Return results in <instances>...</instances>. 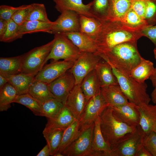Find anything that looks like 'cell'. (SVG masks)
Instances as JSON below:
<instances>
[{
  "mask_svg": "<svg viewBox=\"0 0 156 156\" xmlns=\"http://www.w3.org/2000/svg\"><path fill=\"white\" fill-rule=\"evenodd\" d=\"M101 21L100 30L94 40L96 48L95 53L100 57L119 44L136 42L144 36L141 32L131 30L120 21L108 19Z\"/></svg>",
  "mask_w": 156,
  "mask_h": 156,
  "instance_id": "1",
  "label": "cell"
},
{
  "mask_svg": "<svg viewBox=\"0 0 156 156\" xmlns=\"http://www.w3.org/2000/svg\"><path fill=\"white\" fill-rule=\"evenodd\" d=\"M137 42L119 44L101 57L123 74L129 76L143 58L138 51Z\"/></svg>",
  "mask_w": 156,
  "mask_h": 156,
  "instance_id": "2",
  "label": "cell"
},
{
  "mask_svg": "<svg viewBox=\"0 0 156 156\" xmlns=\"http://www.w3.org/2000/svg\"><path fill=\"white\" fill-rule=\"evenodd\" d=\"M100 126L102 135L111 149L123 138L134 132L136 127L129 126L118 120L107 106L100 116Z\"/></svg>",
  "mask_w": 156,
  "mask_h": 156,
  "instance_id": "3",
  "label": "cell"
},
{
  "mask_svg": "<svg viewBox=\"0 0 156 156\" xmlns=\"http://www.w3.org/2000/svg\"><path fill=\"white\" fill-rule=\"evenodd\" d=\"M110 66L118 84L129 102L138 106L149 104L151 99L147 93V86L145 82L140 83Z\"/></svg>",
  "mask_w": 156,
  "mask_h": 156,
  "instance_id": "4",
  "label": "cell"
},
{
  "mask_svg": "<svg viewBox=\"0 0 156 156\" xmlns=\"http://www.w3.org/2000/svg\"><path fill=\"white\" fill-rule=\"evenodd\" d=\"M54 41V38L47 44L36 47L23 55L21 73L35 76L43 68Z\"/></svg>",
  "mask_w": 156,
  "mask_h": 156,
  "instance_id": "5",
  "label": "cell"
},
{
  "mask_svg": "<svg viewBox=\"0 0 156 156\" xmlns=\"http://www.w3.org/2000/svg\"><path fill=\"white\" fill-rule=\"evenodd\" d=\"M54 38V44L45 63L51 59L53 62L60 59L74 62L81 55V52L78 48L64 35L55 34Z\"/></svg>",
  "mask_w": 156,
  "mask_h": 156,
  "instance_id": "6",
  "label": "cell"
},
{
  "mask_svg": "<svg viewBox=\"0 0 156 156\" xmlns=\"http://www.w3.org/2000/svg\"><path fill=\"white\" fill-rule=\"evenodd\" d=\"M107 106L101 92L88 101L79 120V127L82 133L88 128Z\"/></svg>",
  "mask_w": 156,
  "mask_h": 156,
  "instance_id": "7",
  "label": "cell"
},
{
  "mask_svg": "<svg viewBox=\"0 0 156 156\" xmlns=\"http://www.w3.org/2000/svg\"><path fill=\"white\" fill-rule=\"evenodd\" d=\"M144 135L140 126L121 139L111 149V156H135L143 146Z\"/></svg>",
  "mask_w": 156,
  "mask_h": 156,
  "instance_id": "8",
  "label": "cell"
},
{
  "mask_svg": "<svg viewBox=\"0 0 156 156\" xmlns=\"http://www.w3.org/2000/svg\"><path fill=\"white\" fill-rule=\"evenodd\" d=\"M101 59H103L101 57L94 53L81 52L70 69L74 77L76 85L80 84L84 78L95 69L97 64Z\"/></svg>",
  "mask_w": 156,
  "mask_h": 156,
  "instance_id": "9",
  "label": "cell"
},
{
  "mask_svg": "<svg viewBox=\"0 0 156 156\" xmlns=\"http://www.w3.org/2000/svg\"><path fill=\"white\" fill-rule=\"evenodd\" d=\"M80 29L79 14L74 11H65L54 21L51 34H64L79 31Z\"/></svg>",
  "mask_w": 156,
  "mask_h": 156,
  "instance_id": "10",
  "label": "cell"
},
{
  "mask_svg": "<svg viewBox=\"0 0 156 156\" xmlns=\"http://www.w3.org/2000/svg\"><path fill=\"white\" fill-rule=\"evenodd\" d=\"M75 85L74 77L70 69L48 84L49 89L54 97L64 104Z\"/></svg>",
  "mask_w": 156,
  "mask_h": 156,
  "instance_id": "11",
  "label": "cell"
},
{
  "mask_svg": "<svg viewBox=\"0 0 156 156\" xmlns=\"http://www.w3.org/2000/svg\"><path fill=\"white\" fill-rule=\"evenodd\" d=\"M94 127V123L65 149L61 153L64 156H86L91 147Z\"/></svg>",
  "mask_w": 156,
  "mask_h": 156,
  "instance_id": "12",
  "label": "cell"
},
{
  "mask_svg": "<svg viewBox=\"0 0 156 156\" xmlns=\"http://www.w3.org/2000/svg\"><path fill=\"white\" fill-rule=\"evenodd\" d=\"M74 62L63 60L46 65L35 75L34 81H41L49 84L70 69Z\"/></svg>",
  "mask_w": 156,
  "mask_h": 156,
  "instance_id": "13",
  "label": "cell"
},
{
  "mask_svg": "<svg viewBox=\"0 0 156 156\" xmlns=\"http://www.w3.org/2000/svg\"><path fill=\"white\" fill-rule=\"evenodd\" d=\"M111 107L114 114L120 121L132 127L139 125L140 115L138 106L129 101L123 105Z\"/></svg>",
  "mask_w": 156,
  "mask_h": 156,
  "instance_id": "14",
  "label": "cell"
},
{
  "mask_svg": "<svg viewBox=\"0 0 156 156\" xmlns=\"http://www.w3.org/2000/svg\"><path fill=\"white\" fill-rule=\"evenodd\" d=\"M99 116L94 121L93 139L91 148L86 156H111V148L102 133Z\"/></svg>",
  "mask_w": 156,
  "mask_h": 156,
  "instance_id": "15",
  "label": "cell"
},
{
  "mask_svg": "<svg viewBox=\"0 0 156 156\" xmlns=\"http://www.w3.org/2000/svg\"><path fill=\"white\" fill-rule=\"evenodd\" d=\"M87 101L80 84L75 85L68 94L65 105L74 118L79 120L83 111Z\"/></svg>",
  "mask_w": 156,
  "mask_h": 156,
  "instance_id": "16",
  "label": "cell"
},
{
  "mask_svg": "<svg viewBox=\"0 0 156 156\" xmlns=\"http://www.w3.org/2000/svg\"><path fill=\"white\" fill-rule=\"evenodd\" d=\"M53 1L55 3V9L61 13L64 11L71 10L75 11L79 14L96 18L90 12L92 1L85 4L82 0H53Z\"/></svg>",
  "mask_w": 156,
  "mask_h": 156,
  "instance_id": "17",
  "label": "cell"
},
{
  "mask_svg": "<svg viewBox=\"0 0 156 156\" xmlns=\"http://www.w3.org/2000/svg\"><path fill=\"white\" fill-rule=\"evenodd\" d=\"M138 108L140 115L139 125L144 134L146 135L153 131L156 123V105L145 104L138 106Z\"/></svg>",
  "mask_w": 156,
  "mask_h": 156,
  "instance_id": "18",
  "label": "cell"
},
{
  "mask_svg": "<svg viewBox=\"0 0 156 156\" xmlns=\"http://www.w3.org/2000/svg\"><path fill=\"white\" fill-rule=\"evenodd\" d=\"M101 92L108 106L121 105L129 102L118 83L101 87Z\"/></svg>",
  "mask_w": 156,
  "mask_h": 156,
  "instance_id": "19",
  "label": "cell"
},
{
  "mask_svg": "<svg viewBox=\"0 0 156 156\" xmlns=\"http://www.w3.org/2000/svg\"><path fill=\"white\" fill-rule=\"evenodd\" d=\"M62 34L71 40L81 52L94 53L96 52V48L94 40L87 34L80 31Z\"/></svg>",
  "mask_w": 156,
  "mask_h": 156,
  "instance_id": "20",
  "label": "cell"
},
{
  "mask_svg": "<svg viewBox=\"0 0 156 156\" xmlns=\"http://www.w3.org/2000/svg\"><path fill=\"white\" fill-rule=\"evenodd\" d=\"M80 86L87 101L99 92L101 87L95 69L84 78L80 84Z\"/></svg>",
  "mask_w": 156,
  "mask_h": 156,
  "instance_id": "21",
  "label": "cell"
},
{
  "mask_svg": "<svg viewBox=\"0 0 156 156\" xmlns=\"http://www.w3.org/2000/svg\"><path fill=\"white\" fill-rule=\"evenodd\" d=\"M3 75L7 79L8 82L15 89L18 95L27 93L29 87L35 76L22 73Z\"/></svg>",
  "mask_w": 156,
  "mask_h": 156,
  "instance_id": "22",
  "label": "cell"
},
{
  "mask_svg": "<svg viewBox=\"0 0 156 156\" xmlns=\"http://www.w3.org/2000/svg\"><path fill=\"white\" fill-rule=\"evenodd\" d=\"M47 120L45 127L65 129L76 119L64 105L56 116L52 118H47Z\"/></svg>",
  "mask_w": 156,
  "mask_h": 156,
  "instance_id": "23",
  "label": "cell"
},
{
  "mask_svg": "<svg viewBox=\"0 0 156 156\" xmlns=\"http://www.w3.org/2000/svg\"><path fill=\"white\" fill-rule=\"evenodd\" d=\"M133 0H110V8L107 18L120 21L131 8Z\"/></svg>",
  "mask_w": 156,
  "mask_h": 156,
  "instance_id": "24",
  "label": "cell"
},
{
  "mask_svg": "<svg viewBox=\"0 0 156 156\" xmlns=\"http://www.w3.org/2000/svg\"><path fill=\"white\" fill-rule=\"evenodd\" d=\"M23 55L10 57L0 58V74L10 75L21 73Z\"/></svg>",
  "mask_w": 156,
  "mask_h": 156,
  "instance_id": "25",
  "label": "cell"
},
{
  "mask_svg": "<svg viewBox=\"0 0 156 156\" xmlns=\"http://www.w3.org/2000/svg\"><path fill=\"white\" fill-rule=\"evenodd\" d=\"M95 70L101 87L118 83L111 66L106 62H100L96 65Z\"/></svg>",
  "mask_w": 156,
  "mask_h": 156,
  "instance_id": "26",
  "label": "cell"
},
{
  "mask_svg": "<svg viewBox=\"0 0 156 156\" xmlns=\"http://www.w3.org/2000/svg\"><path fill=\"white\" fill-rule=\"evenodd\" d=\"M54 22H44L37 21H26L19 25V33L22 36L25 34L43 32L51 34Z\"/></svg>",
  "mask_w": 156,
  "mask_h": 156,
  "instance_id": "27",
  "label": "cell"
},
{
  "mask_svg": "<svg viewBox=\"0 0 156 156\" xmlns=\"http://www.w3.org/2000/svg\"><path fill=\"white\" fill-rule=\"evenodd\" d=\"M130 30L141 32L145 28L149 26L146 20L138 16L131 8L120 21Z\"/></svg>",
  "mask_w": 156,
  "mask_h": 156,
  "instance_id": "28",
  "label": "cell"
},
{
  "mask_svg": "<svg viewBox=\"0 0 156 156\" xmlns=\"http://www.w3.org/2000/svg\"><path fill=\"white\" fill-rule=\"evenodd\" d=\"M27 93L40 102L55 98L51 92L48 84L40 81H33L29 87Z\"/></svg>",
  "mask_w": 156,
  "mask_h": 156,
  "instance_id": "29",
  "label": "cell"
},
{
  "mask_svg": "<svg viewBox=\"0 0 156 156\" xmlns=\"http://www.w3.org/2000/svg\"><path fill=\"white\" fill-rule=\"evenodd\" d=\"M153 63L144 58L131 71L129 76L140 83H144L153 73Z\"/></svg>",
  "mask_w": 156,
  "mask_h": 156,
  "instance_id": "30",
  "label": "cell"
},
{
  "mask_svg": "<svg viewBox=\"0 0 156 156\" xmlns=\"http://www.w3.org/2000/svg\"><path fill=\"white\" fill-rule=\"evenodd\" d=\"M64 130L45 127L42 133L49 147L51 155L53 156L58 152Z\"/></svg>",
  "mask_w": 156,
  "mask_h": 156,
  "instance_id": "31",
  "label": "cell"
},
{
  "mask_svg": "<svg viewBox=\"0 0 156 156\" xmlns=\"http://www.w3.org/2000/svg\"><path fill=\"white\" fill-rule=\"evenodd\" d=\"M79 23L80 31L95 40L101 28V21L95 18L79 14Z\"/></svg>",
  "mask_w": 156,
  "mask_h": 156,
  "instance_id": "32",
  "label": "cell"
},
{
  "mask_svg": "<svg viewBox=\"0 0 156 156\" xmlns=\"http://www.w3.org/2000/svg\"><path fill=\"white\" fill-rule=\"evenodd\" d=\"M82 133L79 129V120H76L64 130L58 152L62 153Z\"/></svg>",
  "mask_w": 156,
  "mask_h": 156,
  "instance_id": "33",
  "label": "cell"
},
{
  "mask_svg": "<svg viewBox=\"0 0 156 156\" xmlns=\"http://www.w3.org/2000/svg\"><path fill=\"white\" fill-rule=\"evenodd\" d=\"M41 116L47 118L56 116L64 106L65 104L56 98H52L45 101L40 102Z\"/></svg>",
  "mask_w": 156,
  "mask_h": 156,
  "instance_id": "34",
  "label": "cell"
},
{
  "mask_svg": "<svg viewBox=\"0 0 156 156\" xmlns=\"http://www.w3.org/2000/svg\"><path fill=\"white\" fill-rule=\"evenodd\" d=\"M17 92L9 83H7L0 90V111H7L11 107L17 96Z\"/></svg>",
  "mask_w": 156,
  "mask_h": 156,
  "instance_id": "35",
  "label": "cell"
},
{
  "mask_svg": "<svg viewBox=\"0 0 156 156\" xmlns=\"http://www.w3.org/2000/svg\"><path fill=\"white\" fill-rule=\"evenodd\" d=\"M110 5V0H93L90 12L97 19L102 21L108 17Z\"/></svg>",
  "mask_w": 156,
  "mask_h": 156,
  "instance_id": "36",
  "label": "cell"
},
{
  "mask_svg": "<svg viewBox=\"0 0 156 156\" xmlns=\"http://www.w3.org/2000/svg\"><path fill=\"white\" fill-rule=\"evenodd\" d=\"M13 103L23 105L29 109L36 116H41L40 102L28 93L18 95Z\"/></svg>",
  "mask_w": 156,
  "mask_h": 156,
  "instance_id": "37",
  "label": "cell"
},
{
  "mask_svg": "<svg viewBox=\"0 0 156 156\" xmlns=\"http://www.w3.org/2000/svg\"><path fill=\"white\" fill-rule=\"evenodd\" d=\"M26 21H37L44 22L51 21L48 18L45 6L42 3H33Z\"/></svg>",
  "mask_w": 156,
  "mask_h": 156,
  "instance_id": "38",
  "label": "cell"
},
{
  "mask_svg": "<svg viewBox=\"0 0 156 156\" xmlns=\"http://www.w3.org/2000/svg\"><path fill=\"white\" fill-rule=\"evenodd\" d=\"M19 30V25L11 19L8 21L6 31L3 36L0 38L1 42H9L22 37Z\"/></svg>",
  "mask_w": 156,
  "mask_h": 156,
  "instance_id": "39",
  "label": "cell"
},
{
  "mask_svg": "<svg viewBox=\"0 0 156 156\" xmlns=\"http://www.w3.org/2000/svg\"><path fill=\"white\" fill-rule=\"evenodd\" d=\"M145 19L151 26L156 24V0H146Z\"/></svg>",
  "mask_w": 156,
  "mask_h": 156,
  "instance_id": "40",
  "label": "cell"
},
{
  "mask_svg": "<svg viewBox=\"0 0 156 156\" xmlns=\"http://www.w3.org/2000/svg\"><path fill=\"white\" fill-rule=\"evenodd\" d=\"M143 146L152 156H156V133L153 131L144 135Z\"/></svg>",
  "mask_w": 156,
  "mask_h": 156,
  "instance_id": "41",
  "label": "cell"
},
{
  "mask_svg": "<svg viewBox=\"0 0 156 156\" xmlns=\"http://www.w3.org/2000/svg\"><path fill=\"white\" fill-rule=\"evenodd\" d=\"M31 4L23 5L12 16L11 19L18 25L23 23L26 21L29 11Z\"/></svg>",
  "mask_w": 156,
  "mask_h": 156,
  "instance_id": "42",
  "label": "cell"
},
{
  "mask_svg": "<svg viewBox=\"0 0 156 156\" xmlns=\"http://www.w3.org/2000/svg\"><path fill=\"white\" fill-rule=\"evenodd\" d=\"M21 7V6L14 7L6 5L0 6V19L8 21L11 19L15 12Z\"/></svg>",
  "mask_w": 156,
  "mask_h": 156,
  "instance_id": "43",
  "label": "cell"
},
{
  "mask_svg": "<svg viewBox=\"0 0 156 156\" xmlns=\"http://www.w3.org/2000/svg\"><path fill=\"white\" fill-rule=\"evenodd\" d=\"M146 0H133L131 8L141 17L145 19Z\"/></svg>",
  "mask_w": 156,
  "mask_h": 156,
  "instance_id": "44",
  "label": "cell"
},
{
  "mask_svg": "<svg viewBox=\"0 0 156 156\" xmlns=\"http://www.w3.org/2000/svg\"><path fill=\"white\" fill-rule=\"evenodd\" d=\"M141 32L144 36L148 38L153 43L156 48V24L145 28Z\"/></svg>",
  "mask_w": 156,
  "mask_h": 156,
  "instance_id": "45",
  "label": "cell"
},
{
  "mask_svg": "<svg viewBox=\"0 0 156 156\" xmlns=\"http://www.w3.org/2000/svg\"><path fill=\"white\" fill-rule=\"evenodd\" d=\"M8 21L0 19V38L3 36L6 31L7 27Z\"/></svg>",
  "mask_w": 156,
  "mask_h": 156,
  "instance_id": "46",
  "label": "cell"
},
{
  "mask_svg": "<svg viewBox=\"0 0 156 156\" xmlns=\"http://www.w3.org/2000/svg\"><path fill=\"white\" fill-rule=\"evenodd\" d=\"M51 155L50 150L48 145L45 146L36 156H49Z\"/></svg>",
  "mask_w": 156,
  "mask_h": 156,
  "instance_id": "47",
  "label": "cell"
},
{
  "mask_svg": "<svg viewBox=\"0 0 156 156\" xmlns=\"http://www.w3.org/2000/svg\"><path fill=\"white\" fill-rule=\"evenodd\" d=\"M135 156H152L151 154L143 146L140 148L136 153Z\"/></svg>",
  "mask_w": 156,
  "mask_h": 156,
  "instance_id": "48",
  "label": "cell"
},
{
  "mask_svg": "<svg viewBox=\"0 0 156 156\" xmlns=\"http://www.w3.org/2000/svg\"><path fill=\"white\" fill-rule=\"evenodd\" d=\"M8 83V81L6 78L0 74V90L1 89Z\"/></svg>",
  "mask_w": 156,
  "mask_h": 156,
  "instance_id": "49",
  "label": "cell"
},
{
  "mask_svg": "<svg viewBox=\"0 0 156 156\" xmlns=\"http://www.w3.org/2000/svg\"><path fill=\"white\" fill-rule=\"evenodd\" d=\"M150 79L153 86L156 89V68H155L154 71L150 77Z\"/></svg>",
  "mask_w": 156,
  "mask_h": 156,
  "instance_id": "50",
  "label": "cell"
},
{
  "mask_svg": "<svg viewBox=\"0 0 156 156\" xmlns=\"http://www.w3.org/2000/svg\"><path fill=\"white\" fill-rule=\"evenodd\" d=\"M151 100L156 105V89H154L151 94Z\"/></svg>",
  "mask_w": 156,
  "mask_h": 156,
  "instance_id": "51",
  "label": "cell"
},
{
  "mask_svg": "<svg viewBox=\"0 0 156 156\" xmlns=\"http://www.w3.org/2000/svg\"><path fill=\"white\" fill-rule=\"evenodd\" d=\"M53 156H64V155L61 153L57 152Z\"/></svg>",
  "mask_w": 156,
  "mask_h": 156,
  "instance_id": "52",
  "label": "cell"
},
{
  "mask_svg": "<svg viewBox=\"0 0 156 156\" xmlns=\"http://www.w3.org/2000/svg\"><path fill=\"white\" fill-rule=\"evenodd\" d=\"M153 52L155 58L156 60V48H155L153 50Z\"/></svg>",
  "mask_w": 156,
  "mask_h": 156,
  "instance_id": "53",
  "label": "cell"
},
{
  "mask_svg": "<svg viewBox=\"0 0 156 156\" xmlns=\"http://www.w3.org/2000/svg\"><path fill=\"white\" fill-rule=\"evenodd\" d=\"M153 131L156 133V123L155 124L153 129Z\"/></svg>",
  "mask_w": 156,
  "mask_h": 156,
  "instance_id": "54",
  "label": "cell"
}]
</instances>
